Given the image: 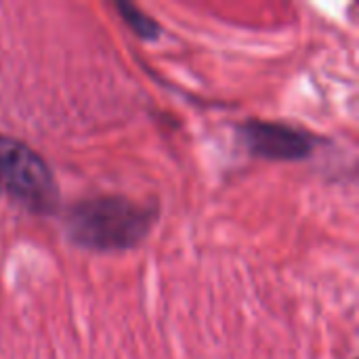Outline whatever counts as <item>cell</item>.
<instances>
[{"label":"cell","instance_id":"2","mask_svg":"<svg viewBox=\"0 0 359 359\" xmlns=\"http://www.w3.org/2000/svg\"><path fill=\"white\" fill-rule=\"evenodd\" d=\"M0 181L32 212L48 215L57 206V183L46 162L25 143L0 135Z\"/></svg>","mask_w":359,"mask_h":359},{"label":"cell","instance_id":"3","mask_svg":"<svg viewBox=\"0 0 359 359\" xmlns=\"http://www.w3.org/2000/svg\"><path fill=\"white\" fill-rule=\"evenodd\" d=\"M240 137L255 156L267 160H303L318 143L313 135L297 126L263 120H250L242 124Z\"/></svg>","mask_w":359,"mask_h":359},{"label":"cell","instance_id":"4","mask_svg":"<svg viewBox=\"0 0 359 359\" xmlns=\"http://www.w3.org/2000/svg\"><path fill=\"white\" fill-rule=\"evenodd\" d=\"M116 8L120 13V17L124 19V23L143 40H154L160 36V25L149 17L145 15L139 6H135L133 2H126V0H118L116 2Z\"/></svg>","mask_w":359,"mask_h":359},{"label":"cell","instance_id":"1","mask_svg":"<svg viewBox=\"0 0 359 359\" xmlns=\"http://www.w3.org/2000/svg\"><path fill=\"white\" fill-rule=\"evenodd\" d=\"M156 208L122 196L82 200L67 210V238L86 250L118 252L135 248L151 229Z\"/></svg>","mask_w":359,"mask_h":359}]
</instances>
